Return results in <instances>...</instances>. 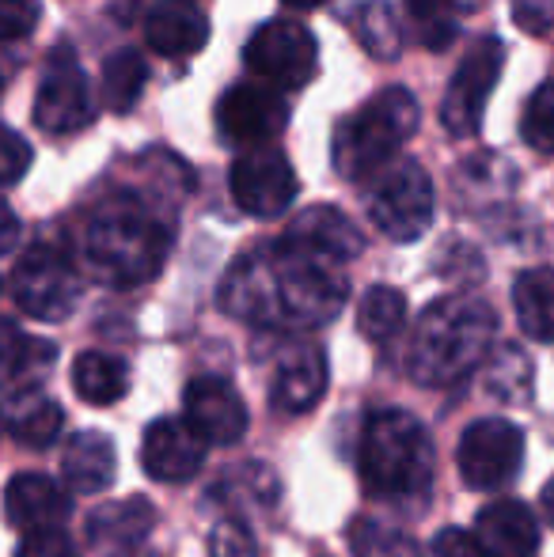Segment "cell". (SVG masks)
<instances>
[{
    "instance_id": "cell-1",
    "label": "cell",
    "mask_w": 554,
    "mask_h": 557,
    "mask_svg": "<svg viewBox=\"0 0 554 557\" xmlns=\"http://www.w3.org/2000/svg\"><path fill=\"white\" fill-rule=\"evenodd\" d=\"M349 281L338 262L293 243H262L239 255L221 281V308L267 331H319L346 308Z\"/></svg>"
},
{
    "instance_id": "cell-2",
    "label": "cell",
    "mask_w": 554,
    "mask_h": 557,
    "mask_svg": "<svg viewBox=\"0 0 554 557\" xmlns=\"http://www.w3.org/2000/svg\"><path fill=\"white\" fill-rule=\"evenodd\" d=\"M171 232L137 194H111L88 213L81 255L91 277L111 288H137L163 270Z\"/></svg>"
},
{
    "instance_id": "cell-3",
    "label": "cell",
    "mask_w": 554,
    "mask_h": 557,
    "mask_svg": "<svg viewBox=\"0 0 554 557\" xmlns=\"http://www.w3.org/2000/svg\"><path fill=\"white\" fill-rule=\"evenodd\" d=\"M497 337V315L479 296H441L415 323L407 375L421 387H448L487 360Z\"/></svg>"
},
{
    "instance_id": "cell-4",
    "label": "cell",
    "mask_w": 554,
    "mask_h": 557,
    "mask_svg": "<svg viewBox=\"0 0 554 557\" xmlns=\"http://www.w3.org/2000/svg\"><path fill=\"white\" fill-rule=\"evenodd\" d=\"M357 470L372 497L415 500L433 485V441L407 410H380L365 421Z\"/></svg>"
},
{
    "instance_id": "cell-5",
    "label": "cell",
    "mask_w": 554,
    "mask_h": 557,
    "mask_svg": "<svg viewBox=\"0 0 554 557\" xmlns=\"http://www.w3.org/2000/svg\"><path fill=\"white\" fill-rule=\"evenodd\" d=\"M421 107L410 96V88H384L357 107L349 117H342L331 140L334 171L349 183H365L377 171H384L395 160L403 145L418 133Z\"/></svg>"
},
{
    "instance_id": "cell-6",
    "label": "cell",
    "mask_w": 554,
    "mask_h": 557,
    "mask_svg": "<svg viewBox=\"0 0 554 557\" xmlns=\"http://www.w3.org/2000/svg\"><path fill=\"white\" fill-rule=\"evenodd\" d=\"M84 293L81 270L61 243H35L12 270V300L38 323H61L76 311Z\"/></svg>"
},
{
    "instance_id": "cell-7",
    "label": "cell",
    "mask_w": 554,
    "mask_h": 557,
    "mask_svg": "<svg viewBox=\"0 0 554 557\" xmlns=\"http://www.w3.org/2000/svg\"><path fill=\"white\" fill-rule=\"evenodd\" d=\"M372 224L395 243H415L429 232L436 209L433 178L415 160L387 163L384 171L372 175V186L365 194Z\"/></svg>"
},
{
    "instance_id": "cell-8",
    "label": "cell",
    "mask_w": 554,
    "mask_h": 557,
    "mask_svg": "<svg viewBox=\"0 0 554 557\" xmlns=\"http://www.w3.org/2000/svg\"><path fill=\"white\" fill-rule=\"evenodd\" d=\"M96 122V96L73 46H53L35 96V125L50 137H73Z\"/></svg>"
},
{
    "instance_id": "cell-9",
    "label": "cell",
    "mask_w": 554,
    "mask_h": 557,
    "mask_svg": "<svg viewBox=\"0 0 554 557\" xmlns=\"http://www.w3.org/2000/svg\"><path fill=\"white\" fill-rule=\"evenodd\" d=\"M244 65L259 81L274 84L281 91H296L311 84L319 69V42L304 23L296 20H270L251 35L244 46Z\"/></svg>"
},
{
    "instance_id": "cell-10",
    "label": "cell",
    "mask_w": 554,
    "mask_h": 557,
    "mask_svg": "<svg viewBox=\"0 0 554 557\" xmlns=\"http://www.w3.org/2000/svg\"><path fill=\"white\" fill-rule=\"evenodd\" d=\"M502 65H505V46L494 35L479 38L471 50L464 53L459 69L452 73L448 88L441 99V125L448 129V137H475L487 114L490 91L502 81Z\"/></svg>"
},
{
    "instance_id": "cell-11",
    "label": "cell",
    "mask_w": 554,
    "mask_h": 557,
    "mask_svg": "<svg viewBox=\"0 0 554 557\" xmlns=\"http://www.w3.org/2000/svg\"><path fill=\"white\" fill-rule=\"evenodd\" d=\"M525 462V433L505 418H482L464 429L456 447V467L467 490H502Z\"/></svg>"
},
{
    "instance_id": "cell-12",
    "label": "cell",
    "mask_w": 554,
    "mask_h": 557,
    "mask_svg": "<svg viewBox=\"0 0 554 557\" xmlns=\"http://www.w3.org/2000/svg\"><path fill=\"white\" fill-rule=\"evenodd\" d=\"M229 186L232 201L247 216H255V221L281 216L296 201V194H300L293 163L281 152H270V148H255V152L236 156V163L229 171Z\"/></svg>"
},
{
    "instance_id": "cell-13",
    "label": "cell",
    "mask_w": 554,
    "mask_h": 557,
    "mask_svg": "<svg viewBox=\"0 0 554 557\" xmlns=\"http://www.w3.org/2000/svg\"><path fill=\"white\" fill-rule=\"evenodd\" d=\"M217 133L229 145H267L285 133L288 125V103L281 88L259 81V84H232L217 99Z\"/></svg>"
},
{
    "instance_id": "cell-14",
    "label": "cell",
    "mask_w": 554,
    "mask_h": 557,
    "mask_svg": "<svg viewBox=\"0 0 554 557\" xmlns=\"http://www.w3.org/2000/svg\"><path fill=\"white\" fill-rule=\"evenodd\" d=\"M186 421L213 447H232L247 433V406L239 391L221 375H198L183 391Z\"/></svg>"
},
{
    "instance_id": "cell-15",
    "label": "cell",
    "mask_w": 554,
    "mask_h": 557,
    "mask_svg": "<svg viewBox=\"0 0 554 557\" xmlns=\"http://www.w3.org/2000/svg\"><path fill=\"white\" fill-rule=\"evenodd\" d=\"M206 462V441L186 418H160L145 429L140 441V467L163 485H183Z\"/></svg>"
},
{
    "instance_id": "cell-16",
    "label": "cell",
    "mask_w": 554,
    "mask_h": 557,
    "mask_svg": "<svg viewBox=\"0 0 554 557\" xmlns=\"http://www.w3.org/2000/svg\"><path fill=\"white\" fill-rule=\"evenodd\" d=\"M281 239L293 243V247H300V250H308V255L331 258V262H338V265L354 262V258L365 250L361 227L334 206L304 209L300 216L288 221V227L281 232Z\"/></svg>"
},
{
    "instance_id": "cell-17",
    "label": "cell",
    "mask_w": 554,
    "mask_h": 557,
    "mask_svg": "<svg viewBox=\"0 0 554 557\" xmlns=\"http://www.w3.org/2000/svg\"><path fill=\"white\" fill-rule=\"evenodd\" d=\"M69 493L38 470H23L4 485V520L15 531H46L69 520Z\"/></svg>"
},
{
    "instance_id": "cell-18",
    "label": "cell",
    "mask_w": 554,
    "mask_h": 557,
    "mask_svg": "<svg viewBox=\"0 0 554 557\" xmlns=\"http://www.w3.org/2000/svg\"><path fill=\"white\" fill-rule=\"evenodd\" d=\"M327 391V357L319 345H296L274 368L270 403L281 413H308Z\"/></svg>"
},
{
    "instance_id": "cell-19",
    "label": "cell",
    "mask_w": 554,
    "mask_h": 557,
    "mask_svg": "<svg viewBox=\"0 0 554 557\" xmlns=\"http://www.w3.org/2000/svg\"><path fill=\"white\" fill-rule=\"evenodd\" d=\"M475 539L490 557H535L540 523L520 500H494L475 516Z\"/></svg>"
},
{
    "instance_id": "cell-20",
    "label": "cell",
    "mask_w": 554,
    "mask_h": 557,
    "mask_svg": "<svg viewBox=\"0 0 554 557\" xmlns=\"http://www.w3.org/2000/svg\"><path fill=\"white\" fill-rule=\"evenodd\" d=\"M145 38L160 58H194L209 46V20L186 0H163L145 15Z\"/></svg>"
},
{
    "instance_id": "cell-21",
    "label": "cell",
    "mask_w": 554,
    "mask_h": 557,
    "mask_svg": "<svg viewBox=\"0 0 554 557\" xmlns=\"http://www.w3.org/2000/svg\"><path fill=\"white\" fill-rule=\"evenodd\" d=\"M156 528V508L145 497H130L122 505H103L88 520V539L103 554H134Z\"/></svg>"
},
{
    "instance_id": "cell-22",
    "label": "cell",
    "mask_w": 554,
    "mask_h": 557,
    "mask_svg": "<svg viewBox=\"0 0 554 557\" xmlns=\"http://www.w3.org/2000/svg\"><path fill=\"white\" fill-rule=\"evenodd\" d=\"M61 474L69 490L76 493H103L119 474V455H114L111 436L103 433H76L61 455Z\"/></svg>"
},
{
    "instance_id": "cell-23",
    "label": "cell",
    "mask_w": 554,
    "mask_h": 557,
    "mask_svg": "<svg viewBox=\"0 0 554 557\" xmlns=\"http://www.w3.org/2000/svg\"><path fill=\"white\" fill-rule=\"evenodd\" d=\"M61 425H65V413L42 391H23L12 403L4 406V433L23 447H50L58 441Z\"/></svg>"
},
{
    "instance_id": "cell-24",
    "label": "cell",
    "mask_w": 554,
    "mask_h": 557,
    "mask_svg": "<svg viewBox=\"0 0 554 557\" xmlns=\"http://www.w3.org/2000/svg\"><path fill=\"white\" fill-rule=\"evenodd\" d=\"M513 308H517L520 331L535 342L554 345V270L535 265L525 270L513 285Z\"/></svg>"
},
{
    "instance_id": "cell-25",
    "label": "cell",
    "mask_w": 554,
    "mask_h": 557,
    "mask_svg": "<svg viewBox=\"0 0 554 557\" xmlns=\"http://www.w3.org/2000/svg\"><path fill=\"white\" fill-rule=\"evenodd\" d=\"M73 391L88 406H114L130 391V368L114 352L88 349L73 360Z\"/></svg>"
},
{
    "instance_id": "cell-26",
    "label": "cell",
    "mask_w": 554,
    "mask_h": 557,
    "mask_svg": "<svg viewBox=\"0 0 554 557\" xmlns=\"http://www.w3.org/2000/svg\"><path fill=\"white\" fill-rule=\"evenodd\" d=\"M53 349L42 337H27L15 323H4L0 319V387L8 383H38L46 372H50Z\"/></svg>"
},
{
    "instance_id": "cell-27",
    "label": "cell",
    "mask_w": 554,
    "mask_h": 557,
    "mask_svg": "<svg viewBox=\"0 0 554 557\" xmlns=\"http://www.w3.org/2000/svg\"><path fill=\"white\" fill-rule=\"evenodd\" d=\"M349 27H354L357 42L380 61H395L403 53V35L399 23H395L392 8L384 0H365V4H354L346 12Z\"/></svg>"
},
{
    "instance_id": "cell-28",
    "label": "cell",
    "mask_w": 554,
    "mask_h": 557,
    "mask_svg": "<svg viewBox=\"0 0 554 557\" xmlns=\"http://www.w3.org/2000/svg\"><path fill=\"white\" fill-rule=\"evenodd\" d=\"M148 84V65L137 50H119L103 65V103L114 114H130Z\"/></svg>"
},
{
    "instance_id": "cell-29",
    "label": "cell",
    "mask_w": 554,
    "mask_h": 557,
    "mask_svg": "<svg viewBox=\"0 0 554 557\" xmlns=\"http://www.w3.org/2000/svg\"><path fill=\"white\" fill-rule=\"evenodd\" d=\"M407 323V296L392 285H372L361 296V308H357V326L369 342H392L395 334Z\"/></svg>"
},
{
    "instance_id": "cell-30",
    "label": "cell",
    "mask_w": 554,
    "mask_h": 557,
    "mask_svg": "<svg viewBox=\"0 0 554 557\" xmlns=\"http://www.w3.org/2000/svg\"><path fill=\"white\" fill-rule=\"evenodd\" d=\"M410 15H415L418 30H421V42L429 50H448L459 35V23H456V0H407Z\"/></svg>"
},
{
    "instance_id": "cell-31",
    "label": "cell",
    "mask_w": 554,
    "mask_h": 557,
    "mask_svg": "<svg viewBox=\"0 0 554 557\" xmlns=\"http://www.w3.org/2000/svg\"><path fill=\"white\" fill-rule=\"evenodd\" d=\"M520 137L535 148V152L554 156V81L540 84L528 96L525 117H520Z\"/></svg>"
},
{
    "instance_id": "cell-32",
    "label": "cell",
    "mask_w": 554,
    "mask_h": 557,
    "mask_svg": "<svg viewBox=\"0 0 554 557\" xmlns=\"http://www.w3.org/2000/svg\"><path fill=\"white\" fill-rule=\"evenodd\" d=\"M354 557H418V554L399 531L365 520L354 528Z\"/></svg>"
},
{
    "instance_id": "cell-33",
    "label": "cell",
    "mask_w": 554,
    "mask_h": 557,
    "mask_svg": "<svg viewBox=\"0 0 554 557\" xmlns=\"http://www.w3.org/2000/svg\"><path fill=\"white\" fill-rule=\"evenodd\" d=\"M30 163H35V152H30L27 140L8 125H0V186L20 183L30 171Z\"/></svg>"
},
{
    "instance_id": "cell-34",
    "label": "cell",
    "mask_w": 554,
    "mask_h": 557,
    "mask_svg": "<svg viewBox=\"0 0 554 557\" xmlns=\"http://www.w3.org/2000/svg\"><path fill=\"white\" fill-rule=\"evenodd\" d=\"M209 557H259V546L239 520H221L209 535Z\"/></svg>"
},
{
    "instance_id": "cell-35",
    "label": "cell",
    "mask_w": 554,
    "mask_h": 557,
    "mask_svg": "<svg viewBox=\"0 0 554 557\" xmlns=\"http://www.w3.org/2000/svg\"><path fill=\"white\" fill-rule=\"evenodd\" d=\"M42 4L38 0H0V38H23L38 27Z\"/></svg>"
},
{
    "instance_id": "cell-36",
    "label": "cell",
    "mask_w": 554,
    "mask_h": 557,
    "mask_svg": "<svg viewBox=\"0 0 554 557\" xmlns=\"http://www.w3.org/2000/svg\"><path fill=\"white\" fill-rule=\"evenodd\" d=\"M15 557H76L73 539L61 528H46V531H27L20 543Z\"/></svg>"
},
{
    "instance_id": "cell-37",
    "label": "cell",
    "mask_w": 554,
    "mask_h": 557,
    "mask_svg": "<svg viewBox=\"0 0 554 557\" xmlns=\"http://www.w3.org/2000/svg\"><path fill=\"white\" fill-rule=\"evenodd\" d=\"M426 557H490V554L482 550V543L475 539V531L444 528L441 535L429 543Z\"/></svg>"
},
{
    "instance_id": "cell-38",
    "label": "cell",
    "mask_w": 554,
    "mask_h": 557,
    "mask_svg": "<svg viewBox=\"0 0 554 557\" xmlns=\"http://www.w3.org/2000/svg\"><path fill=\"white\" fill-rule=\"evenodd\" d=\"M513 20L540 35V30H547L554 23V0H517L513 4Z\"/></svg>"
},
{
    "instance_id": "cell-39",
    "label": "cell",
    "mask_w": 554,
    "mask_h": 557,
    "mask_svg": "<svg viewBox=\"0 0 554 557\" xmlns=\"http://www.w3.org/2000/svg\"><path fill=\"white\" fill-rule=\"evenodd\" d=\"M15 243H20V221H15L12 206L0 198V255H8Z\"/></svg>"
},
{
    "instance_id": "cell-40",
    "label": "cell",
    "mask_w": 554,
    "mask_h": 557,
    "mask_svg": "<svg viewBox=\"0 0 554 557\" xmlns=\"http://www.w3.org/2000/svg\"><path fill=\"white\" fill-rule=\"evenodd\" d=\"M540 505H543V516H547V523L554 528V478L547 485H543V493H540Z\"/></svg>"
},
{
    "instance_id": "cell-41",
    "label": "cell",
    "mask_w": 554,
    "mask_h": 557,
    "mask_svg": "<svg viewBox=\"0 0 554 557\" xmlns=\"http://www.w3.org/2000/svg\"><path fill=\"white\" fill-rule=\"evenodd\" d=\"M281 4L300 8V12H311V8H319V4H323V0H281Z\"/></svg>"
},
{
    "instance_id": "cell-42",
    "label": "cell",
    "mask_w": 554,
    "mask_h": 557,
    "mask_svg": "<svg viewBox=\"0 0 554 557\" xmlns=\"http://www.w3.org/2000/svg\"><path fill=\"white\" fill-rule=\"evenodd\" d=\"M316 557H327V554H316Z\"/></svg>"
}]
</instances>
